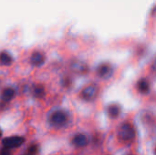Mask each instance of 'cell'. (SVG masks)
Masks as SVG:
<instances>
[{
  "label": "cell",
  "instance_id": "6da1fadb",
  "mask_svg": "<svg viewBox=\"0 0 156 155\" xmlns=\"http://www.w3.org/2000/svg\"><path fill=\"white\" fill-rule=\"evenodd\" d=\"M135 136V132H134V129L133 128V126L129 123H125L123 124L119 131V137L121 140L125 141V142H129L132 141Z\"/></svg>",
  "mask_w": 156,
  "mask_h": 155
},
{
  "label": "cell",
  "instance_id": "7a4b0ae2",
  "mask_svg": "<svg viewBox=\"0 0 156 155\" xmlns=\"http://www.w3.org/2000/svg\"><path fill=\"white\" fill-rule=\"evenodd\" d=\"M68 120V117H67V114L61 111H55L51 117H50V122L53 125L55 126H62L66 123Z\"/></svg>",
  "mask_w": 156,
  "mask_h": 155
},
{
  "label": "cell",
  "instance_id": "3957f363",
  "mask_svg": "<svg viewBox=\"0 0 156 155\" xmlns=\"http://www.w3.org/2000/svg\"><path fill=\"white\" fill-rule=\"evenodd\" d=\"M24 138L22 137H18V136H14V137H8V138H5L2 142L3 145L5 148H16L18 146H20L21 144H23L24 143Z\"/></svg>",
  "mask_w": 156,
  "mask_h": 155
},
{
  "label": "cell",
  "instance_id": "277c9868",
  "mask_svg": "<svg viewBox=\"0 0 156 155\" xmlns=\"http://www.w3.org/2000/svg\"><path fill=\"white\" fill-rule=\"evenodd\" d=\"M97 94H98V88L94 85H90L83 90L81 96L85 100H92L96 98Z\"/></svg>",
  "mask_w": 156,
  "mask_h": 155
},
{
  "label": "cell",
  "instance_id": "5b68a950",
  "mask_svg": "<svg viewBox=\"0 0 156 155\" xmlns=\"http://www.w3.org/2000/svg\"><path fill=\"white\" fill-rule=\"evenodd\" d=\"M30 60H31V63L33 66L39 67L45 62V56L43 55V53H41L39 51H35L32 54Z\"/></svg>",
  "mask_w": 156,
  "mask_h": 155
},
{
  "label": "cell",
  "instance_id": "8992f818",
  "mask_svg": "<svg viewBox=\"0 0 156 155\" xmlns=\"http://www.w3.org/2000/svg\"><path fill=\"white\" fill-rule=\"evenodd\" d=\"M112 68L108 64H101V65L99 66V68L97 69L98 75L101 78H104V79H106L109 76H111L112 75Z\"/></svg>",
  "mask_w": 156,
  "mask_h": 155
},
{
  "label": "cell",
  "instance_id": "52a82bcc",
  "mask_svg": "<svg viewBox=\"0 0 156 155\" xmlns=\"http://www.w3.org/2000/svg\"><path fill=\"white\" fill-rule=\"evenodd\" d=\"M72 143L77 147H84V146L87 145L88 140H87V138H86L85 135H83V134H78V135H76L73 138Z\"/></svg>",
  "mask_w": 156,
  "mask_h": 155
},
{
  "label": "cell",
  "instance_id": "ba28073f",
  "mask_svg": "<svg viewBox=\"0 0 156 155\" xmlns=\"http://www.w3.org/2000/svg\"><path fill=\"white\" fill-rule=\"evenodd\" d=\"M137 89L141 93H148L150 90V85L149 82L145 79H142L137 83Z\"/></svg>",
  "mask_w": 156,
  "mask_h": 155
},
{
  "label": "cell",
  "instance_id": "9c48e42d",
  "mask_svg": "<svg viewBox=\"0 0 156 155\" xmlns=\"http://www.w3.org/2000/svg\"><path fill=\"white\" fill-rule=\"evenodd\" d=\"M13 59H12V57L10 56V54L6 51H3L0 53V63L2 65H10L12 63Z\"/></svg>",
  "mask_w": 156,
  "mask_h": 155
},
{
  "label": "cell",
  "instance_id": "30bf717a",
  "mask_svg": "<svg viewBox=\"0 0 156 155\" xmlns=\"http://www.w3.org/2000/svg\"><path fill=\"white\" fill-rule=\"evenodd\" d=\"M15 96V91L12 89H5L2 93V100L5 101H10Z\"/></svg>",
  "mask_w": 156,
  "mask_h": 155
},
{
  "label": "cell",
  "instance_id": "8fae6325",
  "mask_svg": "<svg viewBox=\"0 0 156 155\" xmlns=\"http://www.w3.org/2000/svg\"><path fill=\"white\" fill-rule=\"evenodd\" d=\"M71 69L76 71V72H80V73H84L87 71V67L86 65H84L81 62H74L71 65Z\"/></svg>",
  "mask_w": 156,
  "mask_h": 155
},
{
  "label": "cell",
  "instance_id": "7c38bea8",
  "mask_svg": "<svg viewBox=\"0 0 156 155\" xmlns=\"http://www.w3.org/2000/svg\"><path fill=\"white\" fill-rule=\"evenodd\" d=\"M108 114L111 118H116L120 113V108L117 105H111L108 107Z\"/></svg>",
  "mask_w": 156,
  "mask_h": 155
},
{
  "label": "cell",
  "instance_id": "4fadbf2b",
  "mask_svg": "<svg viewBox=\"0 0 156 155\" xmlns=\"http://www.w3.org/2000/svg\"><path fill=\"white\" fill-rule=\"evenodd\" d=\"M33 95L36 98H42L45 95V89L42 85H37L33 90Z\"/></svg>",
  "mask_w": 156,
  "mask_h": 155
},
{
  "label": "cell",
  "instance_id": "5bb4252c",
  "mask_svg": "<svg viewBox=\"0 0 156 155\" xmlns=\"http://www.w3.org/2000/svg\"><path fill=\"white\" fill-rule=\"evenodd\" d=\"M37 153V145H32L29 147V149L27 150V153L28 155H36Z\"/></svg>",
  "mask_w": 156,
  "mask_h": 155
},
{
  "label": "cell",
  "instance_id": "9a60e30c",
  "mask_svg": "<svg viewBox=\"0 0 156 155\" xmlns=\"http://www.w3.org/2000/svg\"><path fill=\"white\" fill-rule=\"evenodd\" d=\"M0 155H10V152L8 151V148H5L0 151Z\"/></svg>",
  "mask_w": 156,
  "mask_h": 155
},
{
  "label": "cell",
  "instance_id": "2e32d148",
  "mask_svg": "<svg viewBox=\"0 0 156 155\" xmlns=\"http://www.w3.org/2000/svg\"><path fill=\"white\" fill-rule=\"evenodd\" d=\"M153 69H154V70H156V58L154 60V62H153Z\"/></svg>",
  "mask_w": 156,
  "mask_h": 155
},
{
  "label": "cell",
  "instance_id": "e0dca14e",
  "mask_svg": "<svg viewBox=\"0 0 156 155\" xmlns=\"http://www.w3.org/2000/svg\"><path fill=\"white\" fill-rule=\"evenodd\" d=\"M1 134H2V132H1V130H0V137H1Z\"/></svg>",
  "mask_w": 156,
  "mask_h": 155
}]
</instances>
